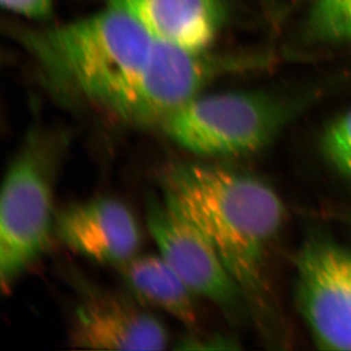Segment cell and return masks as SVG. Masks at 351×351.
I'll list each match as a JSON object with an SVG mask.
<instances>
[{"mask_svg":"<svg viewBox=\"0 0 351 351\" xmlns=\"http://www.w3.org/2000/svg\"><path fill=\"white\" fill-rule=\"evenodd\" d=\"M159 181L165 204L213 245L258 331L278 341L282 321L269 260L286 212L276 191L255 176L213 164L172 163Z\"/></svg>","mask_w":351,"mask_h":351,"instance_id":"cell-1","label":"cell"},{"mask_svg":"<svg viewBox=\"0 0 351 351\" xmlns=\"http://www.w3.org/2000/svg\"><path fill=\"white\" fill-rule=\"evenodd\" d=\"M19 39L51 86L112 112L144 66L154 38L126 14L105 10Z\"/></svg>","mask_w":351,"mask_h":351,"instance_id":"cell-2","label":"cell"},{"mask_svg":"<svg viewBox=\"0 0 351 351\" xmlns=\"http://www.w3.org/2000/svg\"><path fill=\"white\" fill-rule=\"evenodd\" d=\"M59 147L32 135L14 157L0 205V283L10 292L16 281L45 253L53 226V198Z\"/></svg>","mask_w":351,"mask_h":351,"instance_id":"cell-3","label":"cell"},{"mask_svg":"<svg viewBox=\"0 0 351 351\" xmlns=\"http://www.w3.org/2000/svg\"><path fill=\"white\" fill-rule=\"evenodd\" d=\"M293 110L287 101L265 92L202 93L164 119L159 128L197 156H245L267 147Z\"/></svg>","mask_w":351,"mask_h":351,"instance_id":"cell-4","label":"cell"},{"mask_svg":"<svg viewBox=\"0 0 351 351\" xmlns=\"http://www.w3.org/2000/svg\"><path fill=\"white\" fill-rule=\"evenodd\" d=\"M207 50L154 39L144 66L112 112L127 124L158 126L176 110L203 93L223 71Z\"/></svg>","mask_w":351,"mask_h":351,"instance_id":"cell-5","label":"cell"},{"mask_svg":"<svg viewBox=\"0 0 351 351\" xmlns=\"http://www.w3.org/2000/svg\"><path fill=\"white\" fill-rule=\"evenodd\" d=\"M297 304L321 350H351V250L313 234L297 256Z\"/></svg>","mask_w":351,"mask_h":351,"instance_id":"cell-6","label":"cell"},{"mask_svg":"<svg viewBox=\"0 0 351 351\" xmlns=\"http://www.w3.org/2000/svg\"><path fill=\"white\" fill-rule=\"evenodd\" d=\"M145 219L161 257L193 294L213 302L234 322L250 315L239 286L197 228L154 195L145 199Z\"/></svg>","mask_w":351,"mask_h":351,"instance_id":"cell-7","label":"cell"},{"mask_svg":"<svg viewBox=\"0 0 351 351\" xmlns=\"http://www.w3.org/2000/svg\"><path fill=\"white\" fill-rule=\"evenodd\" d=\"M69 343L80 350H162L168 332L156 316L128 298L78 282Z\"/></svg>","mask_w":351,"mask_h":351,"instance_id":"cell-8","label":"cell"},{"mask_svg":"<svg viewBox=\"0 0 351 351\" xmlns=\"http://www.w3.org/2000/svg\"><path fill=\"white\" fill-rule=\"evenodd\" d=\"M55 226L71 250L103 265H124L136 257L142 245L135 216L112 197L69 205L56 215Z\"/></svg>","mask_w":351,"mask_h":351,"instance_id":"cell-9","label":"cell"},{"mask_svg":"<svg viewBox=\"0 0 351 351\" xmlns=\"http://www.w3.org/2000/svg\"><path fill=\"white\" fill-rule=\"evenodd\" d=\"M152 38L207 50L226 22L223 0H108Z\"/></svg>","mask_w":351,"mask_h":351,"instance_id":"cell-10","label":"cell"},{"mask_svg":"<svg viewBox=\"0 0 351 351\" xmlns=\"http://www.w3.org/2000/svg\"><path fill=\"white\" fill-rule=\"evenodd\" d=\"M120 274L138 301L169 313L189 328L197 323L193 293L162 257L144 256L120 265Z\"/></svg>","mask_w":351,"mask_h":351,"instance_id":"cell-11","label":"cell"},{"mask_svg":"<svg viewBox=\"0 0 351 351\" xmlns=\"http://www.w3.org/2000/svg\"><path fill=\"white\" fill-rule=\"evenodd\" d=\"M306 27L319 43H351V0H313Z\"/></svg>","mask_w":351,"mask_h":351,"instance_id":"cell-12","label":"cell"},{"mask_svg":"<svg viewBox=\"0 0 351 351\" xmlns=\"http://www.w3.org/2000/svg\"><path fill=\"white\" fill-rule=\"evenodd\" d=\"M322 149L335 169L351 182V110L328 126Z\"/></svg>","mask_w":351,"mask_h":351,"instance_id":"cell-13","label":"cell"},{"mask_svg":"<svg viewBox=\"0 0 351 351\" xmlns=\"http://www.w3.org/2000/svg\"><path fill=\"white\" fill-rule=\"evenodd\" d=\"M9 12L27 19L43 21L52 15L55 0H0Z\"/></svg>","mask_w":351,"mask_h":351,"instance_id":"cell-14","label":"cell"},{"mask_svg":"<svg viewBox=\"0 0 351 351\" xmlns=\"http://www.w3.org/2000/svg\"><path fill=\"white\" fill-rule=\"evenodd\" d=\"M350 221H351V215H350Z\"/></svg>","mask_w":351,"mask_h":351,"instance_id":"cell-15","label":"cell"}]
</instances>
